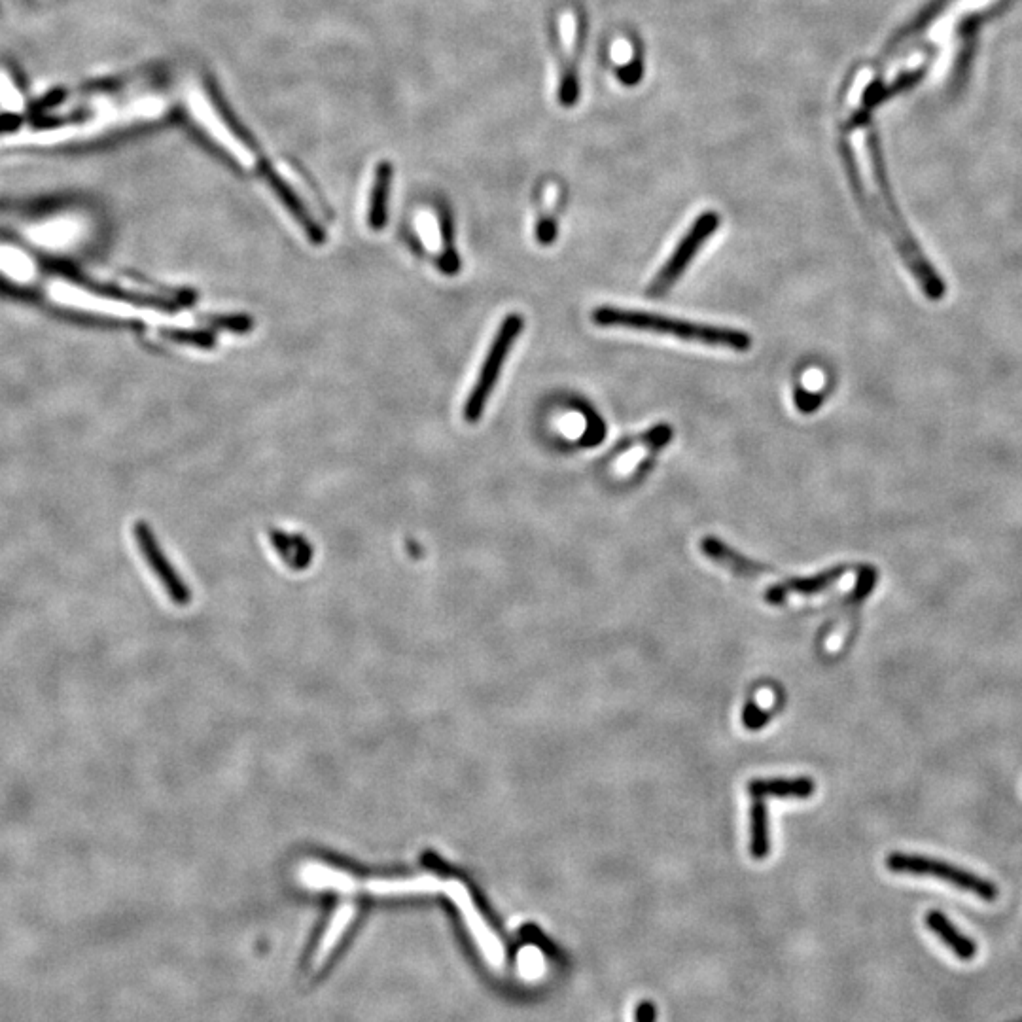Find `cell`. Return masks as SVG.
<instances>
[{
  "label": "cell",
  "mask_w": 1022,
  "mask_h": 1022,
  "mask_svg": "<svg viewBox=\"0 0 1022 1022\" xmlns=\"http://www.w3.org/2000/svg\"><path fill=\"white\" fill-rule=\"evenodd\" d=\"M48 294L52 296V300L59 301L63 305H71L76 309H84V311H95V313H101V315H116V317H150V320H163V318L154 315V313H146V311H137L125 303L120 301L103 300V298H97L93 294L88 292H82V290H76L71 284H65V282L53 281L48 284Z\"/></svg>",
  "instance_id": "7"
},
{
  "label": "cell",
  "mask_w": 1022,
  "mask_h": 1022,
  "mask_svg": "<svg viewBox=\"0 0 1022 1022\" xmlns=\"http://www.w3.org/2000/svg\"><path fill=\"white\" fill-rule=\"evenodd\" d=\"M188 106H190L195 120L211 133L214 141L220 142L230 152L231 156L239 159L245 167H252L254 165V156L243 146V142L231 135L228 125L224 124V120L216 114L214 106L207 99V95L201 93V89H188Z\"/></svg>",
  "instance_id": "6"
},
{
  "label": "cell",
  "mask_w": 1022,
  "mask_h": 1022,
  "mask_svg": "<svg viewBox=\"0 0 1022 1022\" xmlns=\"http://www.w3.org/2000/svg\"><path fill=\"white\" fill-rule=\"evenodd\" d=\"M845 572L846 566H837V568H831L828 572H822V574H818V576H814V578H807V580H793V582H790L788 587H784V589H780V591H773V593H769V597H767V599L771 600V602H778V600L784 599V595H786L788 591H793V593H805V595L818 593V591H822L824 587H828L831 583L837 582V580H839Z\"/></svg>",
  "instance_id": "15"
},
{
  "label": "cell",
  "mask_w": 1022,
  "mask_h": 1022,
  "mask_svg": "<svg viewBox=\"0 0 1022 1022\" xmlns=\"http://www.w3.org/2000/svg\"><path fill=\"white\" fill-rule=\"evenodd\" d=\"M1015 1022H1022V1019H1021V1021H1015Z\"/></svg>",
  "instance_id": "16"
},
{
  "label": "cell",
  "mask_w": 1022,
  "mask_h": 1022,
  "mask_svg": "<svg viewBox=\"0 0 1022 1022\" xmlns=\"http://www.w3.org/2000/svg\"><path fill=\"white\" fill-rule=\"evenodd\" d=\"M354 915H356V909H354L353 903H345L341 907H337V911L334 913V917L330 920V926L328 930L322 935V939L318 941L317 949L313 952L311 960H309V971H320V968L328 962V958L332 956V952L337 949V945L341 943L343 935L349 930L351 922H353Z\"/></svg>",
  "instance_id": "10"
},
{
  "label": "cell",
  "mask_w": 1022,
  "mask_h": 1022,
  "mask_svg": "<svg viewBox=\"0 0 1022 1022\" xmlns=\"http://www.w3.org/2000/svg\"><path fill=\"white\" fill-rule=\"evenodd\" d=\"M720 216L718 212L706 211L693 222L691 230L682 237L676 250L670 254L667 264L659 269L655 279L648 286V296L659 298L665 296L670 288L680 281V277L686 273L688 265L693 262L697 252L703 248L706 241L720 228Z\"/></svg>",
  "instance_id": "5"
},
{
  "label": "cell",
  "mask_w": 1022,
  "mask_h": 1022,
  "mask_svg": "<svg viewBox=\"0 0 1022 1022\" xmlns=\"http://www.w3.org/2000/svg\"><path fill=\"white\" fill-rule=\"evenodd\" d=\"M591 320L600 328H629V330H638V332L669 335V337L701 343L708 347H725V349L737 351V353H746L752 347V337L742 330L708 326V324L663 317V315L646 313V311L599 307L593 311Z\"/></svg>",
  "instance_id": "2"
},
{
  "label": "cell",
  "mask_w": 1022,
  "mask_h": 1022,
  "mask_svg": "<svg viewBox=\"0 0 1022 1022\" xmlns=\"http://www.w3.org/2000/svg\"><path fill=\"white\" fill-rule=\"evenodd\" d=\"M924 922H926V928L930 932H934L941 939V943L947 945L954 952L956 958L970 962L977 956V951H979L977 943L968 935L962 934L941 911H930L924 917Z\"/></svg>",
  "instance_id": "11"
},
{
  "label": "cell",
  "mask_w": 1022,
  "mask_h": 1022,
  "mask_svg": "<svg viewBox=\"0 0 1022 1022\" xmlns=\"http://www.w3.org/2000/svg\"><path fill=\"white\" fill-rule=\"evenodd\" d=\"M368 890L377 896H407V894H423L440 888V882L434 877L404 879V881H371L366 884Z\"/></svg>",
  "instance_id": "13"
},
{
  "label": "cell",
  "mask_w": 1022,
  "mask_h": 1022,
  "mask_svg": "<svg viewBox=\"0 0 1022 1022\" xmlns=\"http://www.w3.org/2000/svg\"><path fill=\"white\" fill-rule=\"evenodd\" d=\"M886 867L892 873H905V875H918V877H935L939 881L949 882L952 886L966 890L977 898L985 901H996L998 899V886L994 882L987 881L971 871L962 867L941 862L935 858L917 856V854H901L894 852L886 858Z\"/></svg>",
  "instance_id": "4"
},
{
  "label": "cell",
  "mask_w": 1022,
  "mask_h": 1022,
  "mask_svg": "<svg viewBox=\"0 0 1022 1022\" xmlns=\"http://www.w3.org/2000/svg\"><path fill=\"white\" fill-rule=\"evenodd\" d=\"M135 538H137V544L141 547L142 555L146 557V561L150 564V568H152V570H154V574L158 576L159 582L163 583V587H165V591L169 593V597L173 600H177L180 604L188 602V599H190L188 589L184 587V583L178 580L177 572L171 568V564L167 563V559H165V555L161 553V549H159L158 544H156V540H154L152 532H150V529H148L144 523H139V525L135 527Z\"/></svg>",
  "instance_id": "8"
},
{
  "label": "cell",
  "mask_w": 1022,
  "mask_h": 1022,
  "mask_svg": "<svg viewBox=\"0 0 1022 1022\" xmlns=\"http://www.w3.org/2000/svg\"><path fill=\"white\" fill-rule=\"evenodd\" d=\"M388 188H390V167L381 165L375 175V186L371 192L370 226L381 230L387 222Z\"/></svg>",
  "instance_id": "14"
},
{
  "label": "cell",
  "mask_w": 1022,
  "mask_h": 1022,
  "mask_svg": "<svg viewBox=\"0 0 1022 1022\" xmlns=\"http://www.w3.org/2000/svg\"><path fill=\"white\" fill-rule=\"evenodd\" d=\"M301 881L311 888H328L337 892H353L356 881L351 875L324 865L307 864L301 869Z\"/></svg>",
  "instance_id": "12"
},
{
  "label": "cell",
  "mask_w": 1022,
  "mask_h": 1022,
  "mask_svg": "<svg viewBox=\"0 0 1022 1022\" xmlns=\"http://www.w3.org/2000/svg\"><path fill=\"white\" fill-rule=\"evenodd\" d=\"M445 890H447V894L453 898V901L459 905L462 915L466 917V922H468V926H470L472 934L476 935L477 941H479V945H481V949L485 952V956H487L491 962H500V945H498V941L494 939V935H491V932L487 930V926H485L483 918L479 917V913H477L476 909H474V905H472V901H470V896H468L466 888H464L460 882L451 881L445 884Z\"/></svg>",
  "instance_id": "9"
},
{
  "label": "cell",
  "mask_w": 1022,
  "mask_h": 1022,
  "mask_svg": "<svg viewBox=\"0 0 1022 1022\" xmlns=\"http://www.w3.org/2000/svg\"><path fill=\"white\" fill-rule=\"evenodd\" d=\"M867 150H869V159H871L873 178H875L877 190H879V195H881L882 211H884V216H886L888 226H890L886 235L892 241L894 248L898 250L903 264L907 267V271L917 281L920 292L928 300L941 301L947 296V284L941 279V275L937 273L934 265L928 262V258H926V254L922 252V248L918 245L915 235L909 230L903 214L899 212L898 203H896L894 194H892V188L888 184V173H886V167H884L881 146H879V142L875 139V135L867 137Z\"/></svg>",
  "instance_id": "1"
},
{
  "label": "cell",
  "mask_w": 1022,
  "mask_h": 1022,
  "mask_svg": "<svg viewBox=\"0 0 1022 1022\" xmlns=\"http://www.w3.org/2000/svg\"><path fill=\"white\" fill-rule=\"evenodd\" d=\"M525 326V320L521 315H508L504 318L502 326L498 328V334L494 337L493 345L485 356V362L477 375L476 385L472 388L466 406H464V419L468 423H476L483 415V409L487 406L494 387L498 383L502 366L510 354L515 339L521 334Z\"/></svg>",
  "instance_id": "3"
}]
</instances>
